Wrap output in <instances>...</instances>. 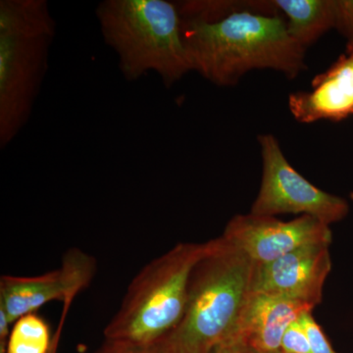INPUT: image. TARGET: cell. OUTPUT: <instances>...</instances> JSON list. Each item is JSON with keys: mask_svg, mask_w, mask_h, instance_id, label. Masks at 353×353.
Returning a JSON list of instances; mask_svg holds the SVG:
<instances>
[{"mask_svg": "<svg viewBox=\"0 0 353 353\" xmlns=\"http://www.w3.org/2000/svg\"><path fill=\"white\" fill-rule=\"evenodd\" d=\"M192 71L219 87L248 72L271 69L294 79L306 69L305 50L290 38L274 1L176 2Z\"/></svg>", "mask_w": 353, "mask_h": 353, "instance_id": "1", "label": "cell"}, {"mask_svg": "<svg viewBox=\"0 0 353 353\" xmlns=\"http://www.w3.org/2000/svg\"><path fill=\"white\" fill-rule=\"evenodd\" d=\"M253 266L222 236L208 241L190 275L182 319L154 343L160 353H210L232 336L252 292Z\"/></svg>", "mask_w": 353, "mask_h": 353, "instance_id": "2", "label": "cell"}, {"mask_svg": "<svg viewBox=\"0 0 353 353\" xmlns=\"http://www.w3.org/2000/svg\"><path fill=\"white\" fill-rule=\"evenodd\" d=\"M95 15L104 43L115 51L128 82L155 72L170 88L192 71L176 2L103 0Z\"/></svg>", "mask_w": 353, "mask_h": 353, "instance_id": "3", "label": "cell"}, {"mask_svg": "<svg viewBox=\"0 0 353 353\" xmlns=\"http://www.w3.org/2000/svg\"><path fill=\"white\" fill-rule=\"evenodd\" d=\"M57 24L46 0L0 1V148H6L32 115Z\"/></svg>", "mask_w": 353, "mask_h": 353, "instance_id": "4", "label": "cell"}, {"mask_svg": "<svg viewBox=\"0 0 353 353\" xmlns=\"http://www.w3.org/2000/svg\"><path fill=\"white\" fill-rule=\"evenodd\" d=\"M206 250L208 241L181 243L146 264L104 329L105 340L152 345L175 329L187 306L190 275Z\"/></svg>", "mask_w": 353, "mask_h": 353, "instance_id": "5", "label": "cell"}, {"mask_svg": "<svg viewBox=\"0 0 353 353\" xmlns=\"http://www.w3.org/2000/svg\"><path fill=\"white\" fill-rule=\"evenodd\" d=\"M259 141L263 168L261 187L253 202L252 214L308 215L328 226L347 215V202L309 183L285 159L273 134H260Z\"/></svg>", "mask_w": 353, "mask_h": 353, "instance_id": "6", "label": "cell"}, {"mask_svg": "<svg viewBox=\"0 0 353 353\" xmlns=\"http://www.w3.org/2000/svg\"><path fill=\"white\" fill-rule=\"evenodd\" d=\"M222 236L254 264L269 263L303 246L332 243L330 226L308 215L289 222L273 216L236 215Z\"/></svg>", "mask_w": 353, "mask_h": 353, "instance_id": "7", "label": "cell"}, {"mask_svg": "<svg viewBox=\"0 0 353 353\" xmlns=\"http://www.w3.org/2000/svg\"><path fill=\"white\" fill-rule=\"evenodd\" d=\"M97 270L94 257L71 248L62 259L59 268L38 276H2L0 280V308L6 311L10 322L34 313L53 301L72 303L87 289Z\"/></svg>", "mask_w": 353, "mask_h": 353, "instance_id": "8", "label": "cell"}, {"mask_svg": "<svg viewBox=\"0 0 353 353\" xmlns=\"http://www.w3.org/2000/svg\"><path fill=\"white\" fill-rule=\"evenodd\" d=\"M329 246H303L269 263L254 264L252 292L314 308L332 269Z\"/></svg>", "mask_w": 353, "mask_h": 353, "instance_id": "9", "label": "cell"}, {"mask_svg": "<svg viewBox=\"0 0 353 353\" xmlns=\"http://www.w3.org/2000/svg\"><path fill=\"white\" fill-rule=\"evenodd\" d=\"M289 108L303 124L319 120L340 122L353 115V54L343 53L312 81V90L292 92Z\"/></svg>", "mask_w": 353, "mask_h": 353, "instance_id": "10", "label": "cell"}, {"mask_svg": "<svg viewBox=\"0 0 353 353\" xmlns=\"http://www.w3.org/2000/svg\"><path fill=\"white\" fill-rule=\"evenodd\" d=\"M312 310L305 304L252 292L233 334L252 352H278L290 325Z\"/></svg>", "mask_w": 353, "mask_h": 353, "instance_id": "11", "label": "cell"}, {"mask_svg": "<svg viewBox=\"0 0 353 353\" xmlns=\"http://www.w3.org/2000/svg\"><path fill=\"white\" fill-rule=\"evenodd\" d=\"M290 38L304 50L336 27V0H277Z\"/></svg>", "mask_w": 353, "mask_h": 353, "instance_id": "12", "label": "cell"}, {"mask_svg": "<svg viewBox=\"0 0 353 353\" xmlns=\"http://www.w3.org/2000/svg\"><path fill=\"white\" fill-rule=\"evenodd\" d=\"M52 343L50 327L38 314L30 313L13 323L6 353H48Z\"/></svg>", "mask_w": 353, "mask_h": 353, "instance_id": "13", "label": "cell"}, {"mask_svg": "<svg viewBox=\"0 0 353 353\" xmlns=\"http://www.w3.org/2000/svg\"><path fill=\"white\" fill-rule=\"evenodd\" d=\"M299 322L307 334L311 353H338L330 345L321 327L316 323L312 313L306 312L299 317Z\"/></svg>", "mask_w": 353, "mask_h": 353, "instance_id": "14", "label": "cell"}, {"mask_svg": "<svg viewBox=\"0 0 353 353\" xmlns=\"http://www.w3.org/2000/svg\"><path fill=\"white\" fill-rule=\"evenodd\" d=\"M280 350L284 353H311L307 334L299 320L290 324L285 332Z\"/></svg>", "mask_w": 353, "mask_h": 353, "instance_id": "15", "label": "cell"}, {"mask_svg": "<svg viewBox=\"0 0 353 353\" xmlns=\"http://www.w3.org/2000/svg\"><path fill=\"white\" fill-rule=\"evenodd\" d=\"M347 39V51L353 54V0H336V27Z\"/></svg>", "mask_w": 353, "mask_h": 353, "instance_id": "16", "label": "cell"}, {"mask_svg": "<svg viewBox=\"0 0 353 353\" xmlns=\"http://www.w3.org/2000/svg\"><path fill=\"white\" fill-rule=\"evenodd\" d=\"M92 353H160L154 343L134 345L122 341H106Z\"/></svg>", "mask_w": 353, "mask_h": 353, "instance_id": "17", "label": "cell"}, {"mask_svg": "<svg viewBox=\"0 0 353 353\" xmlns=\"http://www.w3.org/2000/svg\"><path fill=\"white\" fill-rule=\"evenodd\" d=\"M210 353H252L239 336L233 334L213 348Z\"/></svg>", "mask_w": 353, "mask_h": 353, "instance_id": "18", "label": "cell"}, {"mask_svg": "<svg viewBox=\"0 0 353 353\" xmlns=\"http://www.w3.org/2000/svg\"><path fill=\"white\" fill-rule=\"evenodd\" d=\"M69 307V304L64 305V311L63 314H62L61 321H60V325L58 326L57 333L53 334L52 343H51V347L50 352L48 353H57L58 345H59L60 336H61L62 329H63L65 319H66L67 311H68Z\"/></svg>", "mask_w": 353, "mask_h": 353, "instance_id": "19", "label": "cell"}, {"mask_svg": "<svg viewBox=\"0 0 353 353\" xmlns=\"http://www.w3.org/2000/svg\"><path fill=\"white\" fill-rule=\"evenodd\" d=\"M0 353H6V343L0 341Z\"/></svg>", "mask_w": 353, "mask_h": 353, "instance_id": "20", "label": "cell"}, {"mask_svg": "<svg viewBox=\"0 0 353 353\" xmlns=\"http://www.w3.org/2000/svg\"><path fill=\"white\" fill-rule=\"evenodd\" d=\"M252 353H257V352H252ZM268 353H284V352H281V350H278V352H268Z\"/></svg>", "mask_w": 353, "mask_h": 353, "instance_id": "21", "label": "cell"}]
</instances>
